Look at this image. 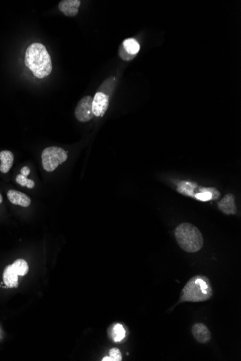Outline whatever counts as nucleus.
Masks as SVG:
<instances>
[{
	"label": "nucleus",
	"instance_id": "1",
	"mask_svg": "<svg viewBox=\"0 0 241 361\" xmlns=\"http://www.w3.org/2000/svg\"><path fill=\"white\" fill-rule=\"evenodd\" d=\"M25 64L38 79L48 77L52 72L50 55L44 45L33 43L28 47L25 56Z\"/></svg>",
	"mask_w": 241,
	"mask_h": 361
},
{
	"label": "nucleus",
	"instance_id": "2",
	"mask_svg": "<svg viewBox=\"0 0 241 361\" xmlns=\"http://www.w3.org/2000/svg\"><path fill=\"white\" fill-rule=\"evenodd\" d=\"M212 294L208 277L196 275L187 282L182 290L181 301H205L211 298Z\"/></svg>",
	"mask_w": 241,
	"mask_h": 361
},
{
	"label": "nucleus",
	"instance_id": "3",
	"mask_svg": "<svg viewBox=\"0 0 241 361\" xmlns=\"http://www.w3.org/2000/svg\"><path fill=\"white\" fill-rule=\"evenodd\" d=\"M176 241L185 252L194 253L203 247L202 234L195 226L189 223H182L174 232Z\"/></svg>",
	"mask_w": 241,
	"mask_h": 361
},
{
	"label": "nucleus",
	"instance_id": "4",
	"mask_svg": "<svg viewBox=\"0 0 241 361\" xmlns=\"http://www.w3.org/2000/svg\"><path fill=\"white\" fill-rule=\"evenodd\" d=\"M43 167L46 172H53L67 159V152L59 147L45 149L41 154Z\"/></svg>",
	"mask_w": 241,
	"mask_h": 361
},
{
	"label": "nucleus",
	"instance_id": "5",
	"mask_svg": "<svg viewBox=\"0 0 241 361\" xmlns=\"http://www.w3.org/2000/svg\"><path fill=\"white\" fill-rule=\"evenodd\" d=\"M92 98L90 95L83 97L77 103L75 110V117L80 122H88L93 118L92 113Z\"/></svg>",
	"mask_w": 241,
	"mask_h": 361
},
{
	"label": "nucleus",
	"instance_id": "6",
	"mask_svg": "<svg viewBox=\"0 0 241 361\" xmlns=\"http://www.w3.org/2000/svg\"><path fill=\"white\" fill-rule=\"evenodd\" d=\"M109 105V97L104 93L98 92L92 100V113L96 117H103Z\"/></svg>",
	"mask_w": 241,
	"mask_h": 361
},
{
	"label": "nucleus",
	"instance_id": "7",
	"mask_svg": "<svg viewBox=\"0 0 241 361\" xmlns=\"http://www.w3.org/2000/svg\"><path fill=\"white\" fill-rule=\"evenodd\" d=\"M191 332L195 340L199 343H207L211 340V333L205 324H194L191 329Z\"/></svg>",
	"mask_w": 241,
	"mask_h": 361
},
{
	"label": "nucleus",
	"instance_id": "8",
	"mask_svg": "<svg viewBox=\"0 0 241 361\" xmlns=\"http://www.w3.org/2000/svg\"><path fill=\"white\" fill-rule=\"evenodd\" d=\"M218 209L225 215H234L237 213L235 197L231 193L226 195L218 203Z\"/></svg>",
	"mask_w": 241,
	"mask_h": 361
},
{
	"label": "nucleus",
	"instance_id": "9",
	"mask_svg": "<svg viewBox=\"0 0 241 361\" xmlns=\"http://www.w3.org/2000/svg\"><path fill=\"white\" fill-rule=\"evenodd\" d=\"M81 4L80 0H63L59 4V9L67 17L76 16Z\"/></svg>",
	"mask_w": 241,
	"mask_h": 361
},
{
	"label": "nucleus",
	"instance_id": "10",
	"mask_svg": "<svg viewBox=\"0 0 241 361\" xmlns=\"http://www.w3.org/2000/svg\"><path fill=\"white\" fill-rule=\"evenodd\" d=\"M7 198L10 203L14 205L21 206V207L27 208L30 205V197L27 195L22 193V192L18 191V190H10L7 192Z\"/></svg>",
	"mask_w": 241,
	"mask_h": 361
},
{
	"label": "nucleus",
	"instance_id": "11",
	"mask_svg": "<svg viewBox=\"0 0 241 361\" xmlns=\"http://www.w3.org/2000/svg\"><path fill=\"white\" fill-rule=\"evenodd\" d=\"M220 197V193L215 187H202L199 189V192L196 193L194 198L198 201L206 202V201L217 200Z\"/></svg>",
	"mask_w": 241,
	"mask_h": 361
},
{
	"label": "nucleus",
	"instance_id": "12",
	"mask_svg": "<svg viewBox=\"0 0 241 361\" xmlns=\"http://www.w3.org/2000/svg\"><path fill=\"white\" fill-rule=\"evenodd\" d=\"M3 282L7 288H15L18 286V275L12 265L6 266L3 271Z\"/></svg>",
	"mask_w": 241,
	"mask_h": 361
},
{
	"label": "nucleus",
	"instance_id": "13",
	"mask_svg": "<svg viewBox=\"0 0 241 361\" xmlns=\"http://www.w3.org/2000/svg\"><path fill=\"white\" fill-rule=\"evenodd\" d=\"M0 172L3 174H7L12 168L14 162V155L12 151L4 150L0 152Z\"/></svg>",
	"mask_w": 241,
	"mask_h": 361
},
{
	"label": "nucleus",
	"instance_id": "14",
	"mask_svg": "<svg viewBox=\"0 0 241 361\" xmlns=\"http://www.w3.org/2000/svg\"><path fill=\"white\" fill-rule=\"evenodd\" d=\"M197 187V184L183 181V182H181L179 185L178 186L177 191L179 193H181V194L184 195V196H189L194 198V196H195V194L197 193L195 192V189Z\"/></svg>",
	"mask_w": 241,
	"mask_h": 361
},
{
	"label": "nucleus",
	"instance_id": "15",
	"mask_svg": "<svg viewBox=\"0 0 241 361\" xmlns=\"http://www.w3.org/2000/svg\"><path fill=\"white\" fill-rule=\"evenodd\" d=\"M121 45L123 49L130 55L137 56V54L140 52V43L134 38H127L123 41Z\"/></svg>",
	"mask_w": 241,
	"mask_h": 361
},
{
	"label": "nucleus",
	"instance_id": "16",
	"mask_svg": "<svg viewBox=\"0 0 241 361\" xmlns=\"http://www.w3.org/2000/svg\"><path fill=\"white\" fill-rule=\"evenodd\" d=\"M12 269L18 275L24 276L29 272V267L27 262L23 259H18L12 265Z\"/></svg>",
	"mask_w": 241,
	"mask_h": 361
},
{
	"label": "nucleus",
	"instance_id": "17",
	"mask_svg": "<svg viewBox=\"0 0 241 361\" xmlns=\"http://www.w3.org/2000/svg\"><path fill=\"white\" fill-rule=\"evenodd\" d=\"M125 334H126V331H125L124 328L121 325L117 324V325H114L112 330L113 340L115 342H120L124 338Z\"/></svg>",
	"mask_w": 241,
	"mask_h": 361
},
{
	"label": "nucleus",
	"instance_id": "18",
	"mask_svg": "<svg viewBox=\"0 0 241 361\" xmlns=\"http://www.w3.org/2000/svg\"><path fill=\"white\" fill-rule=\"evenodd\" d=\"M17 183L23 187H27L29 189H33L35 187V182L32 180L29 179L27 177L23 175H18L15 178Z\"/></svg>",
	"mask_w": 241,
	"mask_h": 361
},
{
	"label": "nucleus",
	"instance_id": "19",
	"mask_svg": "<svg viewBox=\"0 0 241 361\" xmlns=\"http://www.w3.org/2000/svg\"><path fill=\"white\" fill-rule=\"evenodd\" d=\"M110 356L112 361H120L122 360L121 353L117 348H111L109 351Z\"/></svg>",
	"mask_w": 241,
	"mask_h": 361
},
{
	"label": "nucleus",
	"instance_id": "20",
	"mask_svg": "<svg viewBox=\"0 0 241 361\" xmlns=\"http://www.w3.org/2000/svg\"><path fill=\"white\" fill-rule=\"evenodd\" d=\"M119 55H120V57L123 60V61H131V60H132L133 59L136 57V56H132L128 54V53L123 49V46H122L121 44L120 45V49H119Z\"/></svg>",
	"mask_w": 241,
	"mask_h": 361
},
{
	"label": "nucleus",
	"instance_id": "21",
	"mask_svg": "<svg viewBox=\"0 0 241 361\" xmlns=\"http://www.w3.org/2000/svg\"><path fill=\"white\" fill-rule=\"evenodd\" d=\"M30 168H29V167H27V166H25V167H23V168L21 169V174L23 175V176L28 177L29 176V174H30Z\"/></svg>",
	"mask_w": 241,
	"mask_h": 361
},
{
	"label": "nucleus",
	"instance_id": "22",
	"mask_svg": "<svg viewBox=\"0 0 241 361\" xmlns=\"http://www.w3.org/2000/svg\"><path fill=\"white\" fill-rule=\"evenodd\" d=\"M102 361H112V360H111V358H110V357H105V358H103V360H102Z\"/></svg>",
	"mask_w": 241,
	"mask_h": 361
},
{
	"label": "nucleus",
	"instance_id": "23",
	"mask_svg": "<svg viewBox=\"0 0 241 361\" xmlns=\"http://www.w3.org/2000/svg\"><path fill=\"white\" fill-rule=\"evenodd\" d=\"M2 201H3L2 196H1V193H0V204H1V203H2Z\"/></svg>",
	"mask_w": 241,
	"mask_h": 361
}]
</instances>
